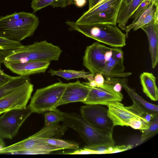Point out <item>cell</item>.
<instances>
[{
	"mask_svg": "<svg viewBox=\"0 0 158 158\" xmlns=\"http://www.w3.org/2000/svg\"><path fill=\"white\" fill-rule=\"evenodd\" d=\"M5 146V144L3 139L0 136V149Z\"/></svg>",
	"mask_w": 158,
	"mask_h": 158,
	"instance_id": "38",
	"label": "cell"
},
{
	"mask_svg": "<svg viewBox=\"0 0 158 158\" xmlns=\"http://www.w3.org/2000/svg\"><path fill=\"white\" fill-rule=\"evenodd\" d=\"M2 114V113H0V115L1 114Z\"/></svg>",
	"mask_w": 158,
	"mask_h": 158,
	"instance_id": "43",
	"label": "cell"
},
{
	"mask_svg": "<svg viewBox=\"0 0 158 158\" xmlns=\"http://www.w3.org/2000/svg\"><path fill=\"white\" fill-rule=\"evenodd\" d=\"M83 64L92 74L100 73L106 78H122L130 75L124 72L123 52L120 48H110L94 42L87 46Z\"/></svg>",
	"mask_w": 158,
	"mask_h": 158,
	"instance_id": "1",
	"label": "cell"
},
{
	"mask_svg": "<svg viewBox=\"0 0 158 158\" xmlns=\"http://www.w3.org/2000/svg\"><path fill=\"white\" fill-rule=\"evenodd\" d=\"M111 146L99 144L92 146H87L85 148L100 152L101 154H108V149Z\"/></svg>",
	"mask_w": 158,
	"mask_h": 158,
	"instance_id": "28",
	"label": "cell"
},
{
	"mask_svg": "<svg viewBox=\"0 0 158 158\" xmlns=\"http://www.w3.org/2000/svg\"><path fill=\"white\" fill-rule=\"evenodd\" d=\"M33 90V85L28 82L0 99V113L25 108Z\"/></svg>",
	"mask_w": 158,
	"mask_h": 158,
	"instance_id": "10",
	"label": "cell"
},
{
	"mask_svg": "<svg viewBox=\"0 0 158 158\" xmlns=\"http://www.w3.org/2000/svg\"><path fill=\"white\" fill-rule=\"evenodd\" d=\"M81 115L92 126L99 129L113 132L114 127L108 115V109L100 105L86 104L80 108Z\"/></svg>",
	"mask_w": 158,
	"mask_h": 158,
	"instance_id": "9",
	"label": "cell"
},
{
	"mask_svg": "<svg viewBox=\"0 0 158 158\" xmlns=\"http://www.w3.org/2000/svg\"><path fill=\"white\" fill-rule=\"evenodd\" d=\"M105 82L113 85L116 83H120L132 100L134 101L140 106L149 111L158 113V106L146 101L137 94L133 89L128 85L127 80L125 77L122 78L118 77L106 78Z\"/></svg>",
	"mask_w": 158,
	"mask_h": 158,
	"instance_id": "16",
	"label": "cell"
},
{
	"mask_svg": "<svg viewBox=\"0 0 158 158\" xmlns=\"http://www.w3.org/2000/svg\"><path fill=\"white\" fill-rule=\"evenodd\" d=\"M150 124L143 119L134 117L129 120L128 123V126H130L135 129L142 130L148 129Z\"/></svg>",
	"mask_w": 158,
	"mask_h": 158,
	"instance_id": "25",
	"label": "cell"
},
{
	"mask_svg": "<svg viewBox=\"0 0 158 158\" xmlns=\"http://www.w3.org/2000/svg\"><path fill=\"white\" fill-rule=\"evenodd\" d=\"M158 5H155L151 2L147 7L135 21L126 27L124 30L126 32V38L128 37V33L131 29L136 31L149 23L154 22L158 23Z\"/></svg>",
	"mask_w": 158,
	"mask_h": 158,
	"instance_id": "15",
	"label": "cell"
},
{
	"mask_svg": "<svg viewBox=\"0 0 158 158\" xmlns=\"http://www.w3.org/2000/svg\"><path fill=\"white\" fill-rule=\"evenodd\" d=\"M5 67L12 72L21 76H28L44 73L48 69L50 62L31 61L21 63H5Z\"/></svg>",
	"mask_w": 158,
	"mask_h": 158,
	"instance_id": "14",
	"label": "cell"
},
{
	"mask_svg": "<svg viewBox=\"0 0 158 158\" xmlns=\"http://www.w3.org/2000/svg\"><path fill=\"white\" fill-rule=\"evenodd\" d=\"M66 154H101L98 152L96 151L86 148L84 147L83 149H77L74 152Z\"/></svg>",
	"mask_w": 158,
	"mask_h": 158,
	"instance_id": "30",
	"label": "cell"
},
{
	"mask_svg": "<svg viewBox=\"0 0 158 158\" xmlns=\"http://www.w3.org/2000/svg\"><path fill=\"white\" fill-rule=\"evenodd\" d=\"M90 88V87L79 80L67 83L59 106L73 102L83 103L87 97Z\"/></svg>",
	"mask_w": 158,
	"mask_h": 158,
	"instance_id": "13",
	"label": "cell"
},
{
	"mask_svg": "<svg viewBox=\"0 0 158 158\" xmlns=\"http://www.w3.org/2000/svg\"><path fill=\"white\" fill-rule=\"evenodd\" d=\"M140 28L147 35L149 43L152 67L154 69L158 62V23H152L144 25Z\"/></svg>",
	"mask_w": 158,
	"mask_h": 158,
	"instance_id": "17",
	"label": "cell"
},
{
	"mask_svg": "<svg viewBox=\"0 0 158 158\" xmlns=\"http://www.w3.org/2000/svg\"><path fill=\"white\" fill-rule=\"evenodd\" d=\"M123 0H109L85 12L75 22L87 24L109 23L116 24L117 15Z\"/></svg>",
	"mask_w": 158,
	"mask_h": 158,
	"instance_id": "7",
	"label": "cell"
},
{
	"mask_svg": "<svg viewBox=\"0 0 158 158\" xmlns=\"http://www.w3.org/2000/svg\"><path fill=\"white\" fill-rule=\"evenodd\" d=\"M23 45L20 42L11 41L0 37V50L15 49L21 47Z\"/></svg>",
	"mask_w": 158,
	"mask_h": 158,
	"instance_id": "27",
	"label": "cell"
},
{
	"mask_svg": "<svg viewBox=\"0 0 158 158\" xmlns=\"http://www.w3.org/2000/svg\"><path fill=\"white\" fill-rule=\"evenodd\" d=\"M73 4L79 8L85 6L86 4L87 0H73Z\"/></svg>",
	"mask_w": 158,
	"mask_h": 158,
	"instance_id": "34",
	"label": "cell"
},
{
	"mask_svg": "<svg viewBox=\"0 0 158 158\" xmlns=\"http://www.w3.org/2000/svg\"><path fill=\"white\" fill-rule=\"evenodd\" d=\"M109 0H101L94 7H96L98 6L101 4L106 2L109 1Z\"/></svg>",
	"mask_w": 158,
	"mask_h": 158,
	"instance_id": "39",
	"label": "cell"
},
{
	"mask_svg": "<svg viewBox=\"0 0 158 158\" xmlns=\"http://www.w3.org/2000/svg\"><path fill=\"white\" fill-rule=\"evenodd\" d=\"M141 131L142 134L140 138V143L143 142L156 134L158 131V115L155 117L151 123L148 129Z\"/></svg>",
	"mask_w": 158,
	"mask_h": 158,
	"instance_id": "24",
	"label": "cell"
},
{
	"mask_svg": "<svg viewBox=\"0 0 158 158\" xmlns=\"http://www.w3.org/2000/svg\"><path fill=\"white\" fill-rule=\"evenodd\" d=\"M1 63L0 62V68H1Z\"/></svg>",
	"mask_w": 158,
	"mask_h": 158,
	"instance_id": "42",
	"label": "cell"
},
{
	"mask_svg": "<svg viewBox=\"0 0 158 158\" xmlns=\"http://www.w3.org/2000/svg\"><path fill=\"white\" fill-rule=\"evenodd\" d=\"M83 83L90 87H97L96 84L94 80L90 81H88V82H83Z\"/></svg>",
	"mask_w": 158,
	"mask_h": 158,
	"instance_id": "37",
	"label": "cell"
},
{
	"mask_svg": "<svg viewBox=\"0 0 158 158\" xmlns=\"http://www.w3.org/2000/svg\"><path fill=\"white\" fill-rule=\"evenodd\" d=\"M69 29L86 36L113 47L121 48L126 45V37L116 24L109 23L79 24L68 20Z\"/></svg>",
	"mask_w": 158,
	"mask_h": 158,
	"instance_id": "4",
	"label": "cell"
},
{
	"mask_svg": "<svg viewBox=\"0 0 158 158\" xmlns=\"http://www.w3.org/2000/svg\"><path fill=\"white\" fill-rule=\"evenodd\" d=\"M48 73L51 75L58 76L68 81L76 78H83L87 79L88 81H90L94 80V76L90 72H86L84 70L61 69L55 70L50 69Z\"/></svg>",
	"mask_w": 158,
	"mask_h": 158,
	"instance_id": "20",
	"label": "cell"
},
{
	"mask_svg": "<svg viewBox=\"0 0 158 158\" xmlns=\"http://www.w3.org/2000/svg\"><path fill=\"white\" fill-rule=\"evenodd\" d=\"M45 126L58 123L62 121L60 115L54 110L47 112L44 114Z\"/></svg>",
	"mask_w": 158,
	"mask_h": 158,
	"instance_id": "26",
	"label": "cell"
},
{
	"mask_svg": "<svg viewBox=\"0 0 158 158\" xmlns=\"http://www.w3.org/2000/svg\"><path fill=\"white\" fill-rule=\"evenodd\" d=\"M132 146L131 145H122L114 146L113 149L111 153H116L127 150L132 148Z\"/></svg>",
	"mask_w": 158,
	"mask_h": 158,
	"instance_id": "31",
	"label": "cell"
},
{
	"mask_svg": "<svg viewBox=\"0 0 158 158\" xmlns=\"http://www.w3.org/2000/svg\"><path fill=\"white\" fill-rule=\"evenodd\" d=\"M152 2L155 5H158V0H152Z\"/></svg>",
	"mask_w": 158,
	"mask_h": 158,
	"instance_id": "41",
	"label": "cell"
},
{
	"mask_svg": "<svg viewBox=\"0 0 158 158\" xmlns=\"http://www.w3.org/2000/svg\"><path fill=\"white\" fill-rule=\"evenodd\" d=\"M132 0H123L121 4H127L130 2Z\"/></svg>",
	"mask_w": 158,
	"mask_h": 158,
	"instance_id": "40",
	"label": "cell"
},
{
	"mask_svg": "<svg viewBox=\"0 0 158 158\" xmlns=\"http://www.w3.org/2000/svg\"><path fill=\"white\" fill-rule=\"evenodd\" d=\"M141 0H132L127 4H121L117 16L116 23L118 27L124 30L129 19L134 15L140 5Z\"/></svg>",
	"mask_w": 158,
	"mask_h": 158,
	"instance_id": "19",
	"label": "cell"
},
{
	"mask_svg": "<svg viewBox=\"0 0 158 158\" xmlns=\"http://www.w3.org/2000/svg\"><path fill=\"white\" fill-rule=\"evenodd\" d=\"M30 81V79L28 76L13 77L8 81L0 86V99Z\"/></svg>",
	"mask_w": 158,
	"mask_h": 158,
	"instance_id": "21",
	"label": "cell"
},
{
	"mask_svg": "<svg viewBox=\"0 0 158 158\" xmlns=\"http://www.w3.org/2000/svg\"><path fill=\"white\" fill-rule=\"evenodd\" d=\"M113 86L114 85L105 82L102 86L90 87L87 97L83 103L107 106L115 102H121L123 95L120 92L115 91Z\"/></svg>",
	"mask_w": 158,
	"mask_h": 158,
	"instance_id": "11",
	"label": "cell"
},
{
	"mask_svg": "<svg viewBox=\"0 0 158 158\" xmlns=\"http://www.w3.org/2000/svg\"><path fill=\"white\" fill-rule=\"evenodd\" d=\"M39 23L38 17L33 13L15 12L0 16V37L20 42L33 35Z\"/></svg>",
	"mask_w": 158,
	"mask_h": 158,
	"instance_id": "3",
	"label": "cell"
},
{
	"mask_svg": "<svg viewBox=\"0 0 158 158\" xmlns=\"http://www.w3.org/2000/svg\"><path fill=\"white\" fill-rule=\"evenodd\" d=\"M62 50L60 47L46 40L35 42L18 48L0 50V62L21 63L28 61H57Z\"/></svg>",
	"mask_w": 158,
	"mask_h": 158,
	"instance_id": "2",
	"label": "cell"
},
{
	"mask_svg": "<svg viewBox=\"0 0 158 158\" xmlns=\"http://www.w3.org/2000/svg\"><path fill=\"white\" fill-rule=\"evenodd\" d=\"M68 127L58 123L45 126L41 129L29 137L12 145L0 149V154H25L31 151L51 150L53 146L42 141L44 138L63 135Z\"/></svg>",
	"mask_w": 158,
	"mask_h": 158,
	"instance_id": "5",
	"label": "cell"
},
{
	"mask_svg": "<svg viewBox=\"0 0 158 158\" xmlns=\"http://www.w3.org/2000/svg\"><path fill=\"white\" fill-rule=\"evenodd\" d=\"M151 2V1H150L146 0L140 4L134 14L133 18L134 19L133 21H135L144 11Z\"/></svg>",
	"mask_w": 158,
	"mask_h": 158,
	"instance_id": "29",
	"label": "cell"
},
{
	"mask_svg": "<svg viewBox=\"0 0 158 158\" xmlns=\"http://www.w3.org/2000/svg\"><path fill=\"white\" fill-rule=\"evenodd\" d=\"M89 2V9L95 6L101 0H88Z\"/></svg>",
	"mask_w": 158,
	"mask_h": 158,
	"instance_id": "36",
	"label": "cell"
},
{
	"mask_svg": "<svg viewBox=\"0 0 158 158\" xmlns=\"http://www.w3.org/2000/svg\"><path fill=\"white\" fill-rule=\"evenodd\" d=\"M140 83L143 93L151 100L157 101L158 99V89L156 78L153 74L143 72L140 76Z\"/></svg>",
	"mask_w": 158,
	"mask_h": 158,
	"instance_id": "18",
	"label": "cell"
},
{
	"mask_svg": "<svg viewBox=\"0 0 158 158\" xmlns=\"http://www.w3.org/2000/svg\"><path fill=\"white\" fill-rule=\"evenodd\" d=\"M103 76L101 73L96 74L94 76V80L95 82L97 87L102 86L105 82Z\"/></svg>",
	"mask_w": 158,
	"mask_h": 158,
	"instance_id": "32",
	"label": "cell"
},
{
	"mask_svg": "<svg viewBox=\"0 0 158 158\" xmlns=\"http://www.w3.org/2000/svg\"><path fill=\"white\" fill-rule=\"evenodd\" d=\"M70 4H73V0H32L31 3L33 13L49 6L64 8Z\"/></svg>",
	"mask_w": 158,
	"mask_h": 158,
	"instance_id": "22",
	"label": "cell"
},
{
	"mask_svg": "<svg viewBox=\"0 0 158 158\" xmlns=\"http://www.w3.org/2000/svg\"><path fill=\"white\" fill-rule=\"evenodd\" d=\"M42 141L60 148L61 150L74 149L77 150L79 148L78 144L68 141L49 138L42 139Z\"/></svg>",
	"mask_w": 158,
	"mask_h": 158,
	"instance_id": "23",
	"label": "cell"
},
{
	"mask_svg": "<svg viewBox=\"0 0 158 158\" xmlns=\"http://www.w3.org/2000/svg\"><path fill=\"white\" fill-rule=\"evenodd\" d=\"M122 86L119 83H116L114 84L113 89L116 92H119L121 91Z\"/></svg>",
	"mask_w": 158,
	"mask_h": 158,
	"instance_id": "35",
	"label": "cell"
},
{
	"mask_svg": "<svg viewBox=\"0 0 158 158\" xmlns=\"http://www.w3.org/2000/svg\"><path fill=\"white\" fill-rule=\"evenodd\" d=\"M67 83L58 82L38 89L27 106L32 113H42L57 108Z\"/></svg>",
	"mask_w": 158,
	"mask_h": 158,
	"instance_id": "6",
	"label": "cell"
},
{
	"mask_svg": "<svg viewBox=\"0 0 158 158\" xmlns=\"http://www.w3.org/2000/svg\"><path fill=\"white\" fill-rule=\"evenodd\" d=\"M12 77L5 73L0 68V86L6 82Z\"/></svg>",
	"mask_w": 158,
	"mask_h": 158,
	"instance_id": "33",
	"label": "cell"
},
{
	"mask_svg": "<svg viewBox=\"0 0 158 158\" xmlns=\"http://www.w3.org/2000/svg\"><path fill=\"white\" fill-rule=\"evenodd\" d=\"M32 113L28 106L25 108L9 110L0 116V136L12 139L17 134L26 119Z\"/></svg>",
	"mask_w": 158,
	"mask_h": 158,
	"instance_id": "8",
	"label": "cell"
},
{
	"mask_svg": "<svg viewBox=\"0 0 158 158\" xmlns=\"http://www.w3.org/2000/svg\"><path fill=\"white\" fill-rule=\"evenodd\" d=\"M107 106L108 116L112 121L114 127L117 126H128L129 120L134 117L142 118L146 121L131 106H125L120 102H113Z\"/></svg>",
	"mask_w": 158,
	"mask_h": 158,
	"instance_id": "12",
	"label": "cell"
}]
</instances>
